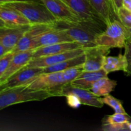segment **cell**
Returning <instances> with one entry per match:
<instances>
[{
	"mask_svg": "<svg viewBox=\"0 0 131 131\" xmlns=\"http://www.w3.org/2000/svg\"></svg>",
	"mask_w": 131,
	"mask_h": 131,
	"instance_id": "8d00e7d4",
	"label": "cell"
},
{
	"mask_svg": "<svg viewBox=\"0 0 131 131\" xmlns=\"http://www.w3.org/2000/svg\"><path fill=\"white\" fill-rule=\"evenodd\" d=\"M66 84L63 72L43 73L28 84V88L33 90H46L52 92L56 97H60L61 88Z\"/></svg>",
	"mask_w": 131,
	"mask_h": 131,
	"instance_id": "5b68a950",
	"label": "cell"
},
{
	"mask_svg": "<svg viewBox=\"0 0 131 131\" xmlns=\"http://www.w3.org/2000/svg\"><path fill=\"white\" fill-rule=\"evenodd\" d=\"M111 51V48L106 46H95L86 48L85 61L83 64L84 72L97 71L102 69L104 61L107 54Z\"/></svg>",
	"mask_w": 131,
	"mask_h": 131,
	"instance_id": "ba28073f",
	"label": "cell"
},
{
	"mask_svg": "<svg viewBox=\"0 0 131 131\" xmlns=\"http://www.w3.org/2000/svg\"><path fill=\"white\" fill-rule=\"evenodd\" d=\"M125 52L124 56L125 57L127 63V67L125 73L128 76H131V40L127 41L125 46Z\"/></svg>",
	"mask_w": 131,
	"mask_h": 131,
	"instance_id": "f1b7e54d",
	"label": "cell"
},
{
	"mask_svg": "<svg viewBox=\"0 0 131 131\" xmlns=\"http://www.w3.org/2000/svg\"><path fill=\"white\" fill-rule=\"evenodd\" d=\"M114 13L117 16L119 10L123 7V0H110Z\"/></svg>",
	"mask_w": 131,
	"mask_h": 131,
	"instance_id": "4dcf8cb0",
	"label": "cell"
},
{
	"mask_svg": "<svg viewBox=\"0 0 131 131\" xmlns=\"http://www.w3.org/2000/svg\"><path fill=\"white\" fill-rule=\"evenodd\" d=\"M32 24L18 28H0V44L12 51Z\"/></svg>",
	"mask_w": 131,
	"mask_h": 131,
	"instance_id": "9a60e30c",
	"label": "cell"
},
{
	"mask_svg": "<svg viewBox=\"0 0 131 131\" xmlns=\"http://www.w3.org/2000/svg\"><path fill=\"white\" fill-rule=\"evenodd\" d=\"M35 49L15 52L10 65L3 74L0 76V84L5 83L14 74L25 67L32 59Z\"/></svg>",
	"mask_w": 131,
	"mask_h": 131,
	"instance_id": "5bb4252c",
	"label": "cell"
},
{
	"mask_svg": "<svg viewBox=\"0 0 131 131\" xmlns=\"http://www.w3.org/2000/svg\"><path fill=\"white\" fill-rule=\"evenodd\" d=\"M84 61H85V54L83 53V54L74 58L69 59V60L62 61V62L60 63L43 68V73L62 72L67 70V69H70V68L78 66V65H83L84 63Z\"/></svg>",
	"mask_w": 131,
	"mask_h": 131,
	"instance_id": "7402d4cb",
	"label": "cell"
},
{
	"mask_svg": "<svg viewBox=\"0 0 131 131\" xmlns=\"http://www.w3.org/2000/svg\"><path fill=\"white\" fill-rule=\"evenodd\" d=\"M68 94H74L78 96L83 105L99 108L102 107L104 105L101 101V99L96 96L91 90L74 86L70 83L65 84L61 88L60 92V97H65Z\"/></svg>",
	"mask_w": 131,
	"mask_h": 131,
	"instance_id": "8fae6325",
	"label": "cell"
},
{
	"mask_svg": "<svg viewBox=\"0 0 131 131\" xmlns=\"http://www.w3.org/2000/svg\"><path fill=\"white\" fill-rule=\"evenodd\" d=\"M67 99V103L70 107L72 108L77 109L80 107L82 104L80 99L78 96L75 95L74 94H68L65 96Z\"/></svg>",
	"mask_w": 131,
	"mask_h": 131,
	"instance_id": "f546056e",
	"label": "cell"
},
{
	"mask_svg": "<svg viewBox=\"0 0 131 131\" xmlns=\"http://www.w3.org/2000/svg\"><path fill=\"white\" fill-rule=\"evenodd\" d=\"M102 25L106 24L85 20L73 23L58 21L56 28L65 29L73 41L79 42L84 48H88L96 46V37L104 31Z\"/></svg>",
	"mask_w": 131,
	"mask_h": 131,
	"instance_id": "6da1fadb",
	"label": "cell"
},
{
	"mask_svg": "<svg viewBox=\"0 0 131 131\" xmlns=\"http://www.w3.org/2000/svg\"><path fill=\"white\" fill-rule=\"evenodd\" d=\"M117 82L108 78V77L101 78L96 81L92 85L90 90L97 97H104L114 90Z\"/></svg>",
	"mask_w": 131,
	"mask_h": 131,
	"instance_id": "ffe728a7",
	"label": "cell"
},
{
	"mask_svg": "<svg viewBox=\"0 0 131 131\" xmlns=\"http://www.w3.org/2000/svg\"><path fill=\"white\" fill-rule=\"evenodd\" d=\"M14 54L15 53L13 51H10L0 58V76H1L8 69Z\"/></svg>",
	"mask_w": 131,
	"mask_h": 131,
	"instance_id": "4316f807",
	"label": "cell"
},
{
	"mask_svg": "<svg viewBox=\"0 0 131 131\" xmlns=\"http://www.w3.org/2000/svg\"><path fill=\"white\" fill-rule=\"evenodd\" d=\"M9 52H10V51L7 48H6L2 44H0V58L3 56L4 55H5L6 53Z\"/></svg>",
	"mask_w": 131,
	"mask_h": 131,
	"instance_id": "d6a6232c",
	"label": "cell"
},
{
	"mask_svg": "<svg viewBox=\"0 0 131 131\" xmlns=\"http://www.w3.org/2000/svg\"><path fill=\"white\" fill-rule=\"evenodd\" d=\"M2 5L17 10L31 24H54L59 21L40 1L9 3Z\"/></svg>",
	"mask_w": 131,
	"mask_h": 131,
	"instance_id": "3957f363",
	"label": "cell"
},
{
	"mask_svg": "<svg viewBox=\"0 0 131 131\" xmlns=\"http://www.w3.org/2000/svg\"><path fill=\"white\" fill-rule=\"evenodd\" d=\"M31 24L19 12L0 5V28H18Z\"/></svg>",
	"mask_w": 131,
	"mask_h": 131,
	"instance_id": "7c38bea8",
	"label": "cell"
},
{
	"mask_svg": "<svg viewBox=\"0 0 131 131\" xmlns=\"http://www.w3.org/2000/svg\"><path fill=\"white\" fill-rule=\"evenodd\" d=\"M62 72L64 80L66 84H68L78 78L84 72V70L83 69V65H81L70 68Z\"/></svg>",
	"mask_w": 131,
	"mask_h": 131,
	"instance_id": "cb8c5ba5",
	"label": "cell"
},
{
	"mask_svg": "<svg viewBox=\"0 0 131 131\" xmlns=\"http://www.w3.org/2000/svg\"><path fill=\"white\" fill-rule=\"evenodd\" d=\"M59 21L78 23L82 20L63 0H40Z\"/></svg>",
	"mask_w": 131,
	"mask_h": 131,
	"instance_id": "30bf717a",
	"label": "cell"
},
{
	"mask_svg": "<svg viewBox=\"0 0 131 131\" xmlns=\"http://www.w3.org/2000/svg\"><path fill=\"white\" fill-rule=\"evenodd\" d=\"M101 99V101L103 102L104 104H107V106H110L113 108L115 113H127L125 109L122 106V103L120 100L117 99L113 96L111 95H107L102 98Z\"/></svg>",
	"mask_w": 131,
	"mask_h": 131,
	"instance_id": "603a6c76",
	"label": "cell"
},
{
	"mask_svg": "<svg viewBox=\"0 0 131 131\" xmlns=\"http://www.w3.org/2000/svg\"><path fill=\"white\" fill-rule=\"evenodd\" d=\"M82 20L104 23L88 0H63ZM105 24V23H104Z\"/></svg>",
	"mask_w": 131,
	"mask_h": 131,
	"instance_id": "4fadbf2b",
	"label": "cell"
},
{
	"mask_svg": "<svg viewBox=\"0 0 131 131\" xmlns=\"http://www.w3.org/2000/svg\"><path fill=\"white\" fill-rule=\"evenodd\" d=\"M86 48H79L76 49L70 50L61 53L56 54L50 55V56H43L38 58L36 59H32L29 61L28 65L24 68H45L47 67L52 66L56 64L60 63L62 61L69 59L74 58L78 56L83 54L85 52Z\"/></svg>",
	"mask_w": 131,
	"mask_h": 131,
	"instance_id": "52a82bcc",
	"label": "cell"
},
{
	"mask_svg": "<svg viewBox=\"0 0 131 131\" xmlns=\"http://www.w3.org/2000/svg\"><path fill=\"white\" fill-rule=\"evenodd\" d=\"M118 20L125 26H131V12L122 7L119 10L117 14Z\"/></svg>",
	"mask_w": 131,
	"mask_h": 131,
	"instance_id": "83f0119b",
	"label": "cell"
},
{
	"mask_svg": "<svg viewBox=\"0 0 131 131\" xmlns=\"http://www.w3.org/2000/svg\"><path fill=\"white\" fill-rule=\"evenodd\" d=\"M131 118L127 113H115L111 115L106 116L104 123L107 124H122V123L130 122Z\"/></svg>",
	"mask_w": 131,
	"mask_h": 131,
	"instance_id": "d4e9b609",
	"label": "cell"
},
{
	"mask_svg": "<svg viewBox=\"0 0 131 131\" xmlns=\"http://www.w3.org/2000/svg\"><path fill=\"white\" fill-rule=\"evenodd\" d=\"M102 21L107 25L115 19H118L114 13L110 0H88Z\"/></svg>",
	"mask_w": 131,
	"mask_h": 131,
	"instance_id": "d6986e66",
	"label": "cell"
},
{
	"mask_svg": "<svg viewBox=\"0 0 131 131\" xmlns=\"http://www.w3.org/2000/svg\"><path fill=\"white\" fill-rule=\"evenodd\" d=\"M43 74V68H23L0 84V90L20 86L28 85Z\"/></svg>",
	"mask_w": 131,
	"mask_h": 131,
	"instance_id": "9c48e42d",
	"label": "cell"
},
{
	"mask_svg": "<svg viewBox=\"0 0 131 131\" xmlns=\"http://www.w3.org/2000/svg\"><path fill=\"white\" fill-rule=\"evenodd\" d=\"M131 40L127 28L118 19H115L106 25L105 30L96 37V46H106L110 48L125 47L127 41Z\"/></svg>",
	"mask_w": 131,
	"mask_h": 131,
	"instance_id": "277c9868",
	"label": "cell"
},
{
	"mask_svg": "<svg viewBox=\"0 0 131 131\" xmlns=\"http://www.w3.org/2000/svg\"><path fill=\"white\" fill-rule=\"evenodd\" d=\"M56 28V23L54 24H32L12 51L15 53L35 49V43L38 38L43 33Z\"/></svg>",
	"mask_w": 131,
	"mask_h": 131,
	"instance_id": "8992f818",
	"label": "cell"
},
{
	"mask_svg": "<svg viewBox=\"0 0 131 131\" xmlns=\"http://www.w3.org/2000/svg\"><path fill=\"white\" fill-rule=\"evenodd\" d=\"M52 97H56L52 92L31 89L28 88V85L1 90L0 110L17 104L30 101H42Z\"/></svg>",
	"mask_w": 131,
	"mask_h": 131,
	"instance_id": "7a4b0ae2",
	"label": "cell"
},
{
	"mask_svg": "<svg viewBox=\"0 0 131 131\" xmlns=\"http://www.w3.org/2000/svg\"><path fill=\"white\" fill-rule=\"evenodd\" d=\"M123 7L131 12V0H123Z\"/></svg>",
	"mask_w": 131,
	"mask_h": 131,
	"instance_id": "836d02e7",
	"label": "cell"
},
{
	"mask_svg": "<svg viewBox=\"0 0 131 131\" xmlns=\"http://www.w3.org/2000/svg\"><path fill=\"white\" fill-rule=\"evenodd\" d=\"M126 67L125 57L124 54L121 53L116 56H106L102 66V69L107 74L116 71H124L125 72Z\"/></svg>",
	"mask_w": 131,
	"mask_h": 131,
	"instance_id": "44dd1931",
	"label": "cell"
},
{
	"mask_svg": "<svg viewBox=\"0 0 131 131\" xmlns=\"http://www.w3.org/2000/svg\"><path fill=\"white\" fill-rule=\"evenodd\" d=\"M129 122L122 123V124H107L104 123L102 125V130L105 131H123L129 130Z\"/></svg>",
	"mask_w": 131,
	"mask_h": 131,
	"instance_id": "484cf974",
	"label": "cell"
},
{
	"mask_svg": "<svg viewBox=\"0 0 131 131\" xmlns=\"http://www.w3.org/2000/svg\"><path fill=\"white\" fill-rule=\"evenodd\" d=\"M129 130H131V122H129Z\"/></svg>",
	"mask_w": 131,
	"mask_h": 131,
	"instance_id": "d590c367",
	"label": "cell"
},
{
	"mask_svg": "<svg viewBox=\"0 0 131 131\" xmlns=\"http://www.w3.org/2000/svg\"><path fill=\"white\" fill-rule=\"evenodd\" d=\"M72 41L73 40L67 33L65 29L56 28L43 33L38 38L35 43V49L42 46Z\"/></svg>",
	"mask_w": 131,
	"mask_h": 131,
	"instance_id": "e0dca14e",
	"label": "cell"
},
{
	"mask_svg": "<svg viewBox=\"0 0 131 131\" xmlns=\"http://www.w3.org/2000/svg\"><path fill=\"white\" fill-rule=\"evenodd\" d=\"M107 74L103 69L97 71H84L78 78L70 83L74 86L90 90L92 85L96 81L107 77Z\"/></svg>",
	"mask_w": 131,
	"mask_h": 131,
	"instance_id": "ac0fdd59",
	"label": "cell"
},
{
	"mask_svg": "<svg viewBox=\"0 0 131 131\" xmlns=\"http://www.w3.org/2000/svg\"><path fill=\"white\" fill-rule=\"evenodd\" d=\"M127 28L128 31H129V33H130V35H131V26H130L127 27Z\"/></svg>",
	"mask_w": 131,
	"mask_h": 131,
	"instance_id": "e575fe53",
	"label": "cell"
},
{
	"mask_svg": "<svg viewBox=\"0 0 131 131\" xmlns=\"http://www.w3.org/2000/svg\"><path fill=\"white\" fill-rule=\"evenodd\" d=\"M40 1V0H0V5L9 3L22 2V1Z\"/></svg>",
	"mask_w": 131,
	"mask_h": 131,
	"instance_id": "1f68e13d",
	"label": "cell"
},
{
	"mask_svg": "<svg viewBox=\"0 0 131 131\" xmlns=\"http://www.w3.org/2000/svg\"><path fill=\"white\" fill-rule=\"evenodd\" d=\"M83 47H84L81 43L78 42H75V41L42 46V47L35 49L33 54L32 59H36L38 58L43 57V56L56 54L61 53V52H64L68 51H70V50L76 49L83 48Z\"/></svg>",
	"mask_w": 131,
	"mask_h": 131,
	"instance_id": "2e32d148",
	"label": "cell"
}]
</instances>
